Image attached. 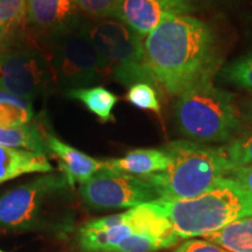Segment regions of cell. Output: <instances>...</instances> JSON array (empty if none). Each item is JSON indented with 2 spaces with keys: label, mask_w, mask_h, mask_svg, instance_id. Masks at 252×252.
Segmentation results:
<instances>
[{
  "label": "cell",
  "mask_w": 252,
  "mask_h": 252,
  "mask_svg": "<svg viewBox=\"0 0 252 252\" xmlns=\"http://www.w3.org/2000/svg\"><path fill=\"white\" fill-rule=\"evenodd\" d=\"M144 47L158 84L173 96L212 82L222 62L212 27L189 14L162 20L145 37Z\"/></svg>",
  "instance_id": "1"
},
{
  "label": "cell",
  "mask_w": 252,
  "mask_h": 252,
  "mask_svg": "<svg viewBox=\"0 0 252 252\" xmlns=\"http://www.w3.org/2000/svg\"><path fill=\"white\" fill-rule=\"evenodd\" d=\"M154 202L180 238L203 237L235 220L252 217V194L226 176L200 196L185 200L159 197Z\"/></svg>",
  "instance_id": "2"
},
{
  "label": "cell",
  "mask_w": 252,
  "mask_h": 252,
  "mask_svg": "<svg viewBox=\"0 0 252 252\" xmlns=\"http://www.w3.org/2000/svg\"><path fill=\"white\" fill-rule=\"evenodd\" d=\"M163 150L169 157L166 171L143 176L157 189L160 197L185 200L200 196L231 171L220 147L176 140Z\"/></svg>",
  "instance_id": "3"
},
{
  "label": "cell",
  "mask_w": 252,
  "mask_h": 252,
  "mask_svg": "<svg viewBox=\"0 0 252 252\" xmlns=\"http://www.w3.org/2000/svg\"><path fill=\"white\" fill-rule=\"evenodd\" d=\"M234 94L213 82L198 84L178 96L174 117L185 137L202 143L226 141L239 127Z\"/></svg>",
  "instance_id": "4"
},
{
  "label": "cell",
  "mask_w": 252,
  "mask_h": 252,
  "mask_svg": "<svg viewBox=\"0 0 252 252\" xmlns=\"http://www.w3.org/2000/svg\"><path fill=\"white\" fill-rule=\"evenodd\" d=\"M81 28L116 81L128 88L135 83L159 88L146 61L145 37L117 19L83 20Z\"/></svg>",
  "instance_id": "5"
},
{
  "label": "cell",
  "mask_w": 252,
  "mask_h": 252,
  "mask_svg": "<svg viewBox=\"0 0 252 252\" xmlns=\"http://www.w3.org/2000/svg\"><path fill=\"white\" fill-rule=\"evenodd\" d=\"M45 50L54 86L64 90L89 88L111 77L106 63L81 26L53 36H36Z\"/></svg>",
  "instance_id": "6"
},
{
  "label": "cell",
  "mask_w": 252,
  "mask_h": 252,
  "mask_svg": "<svg viewBox=\"0 0 252 252\" xmlns=\"http://www.w3.org/2000/svg\"><path fill=\"white\" fill-rule=\"evenodd\" d=\"M69 185L62 175L46 174L0 195V229L13 231L46 229L64 206Z\"/></svg>",
  "instance_id": "7"
},
{
  "label": "cell",
  "mask_w": 252,
  "mask_h": 252,
  "mask_svg": "<svg viewBox=\"0 0 252 252\" xmlns=\"http://www.w3.org/2000/svg\"><path fill=\"white\" fill-rule=\"evenodd\" d=\"M53 86L48 60L39 40L18 31L9 33L0 48V88L32 103Z\"/></svg>",
  "instance_id": "8"
},
{
  "label": "cell",
  "mask_w": 252,
  "mask_h": 252,
  "mask_svg": "<svg viewBox=\"0 0 252 252\" xmlns=\"http://www.w3.org/2000/svg\"><path fill=\"white\" fill-rule=\"evenodd\" d=\"M80 196L94 209H131L160 197L157 189L145 179L109 168L82 184Z\"/></svg>",
  "instance_id": "9"
},
{
  "label": "cell",
  "mask_w": 252,
  "mask_h": 252,
  "mask_svg": "<svg viewBox=\"0 0 252 252\" xmlns=\"http://www.w3.org/2000/svg\"><path fill=\"white\" fill-rule=\"evenodd\" d=\"M194 8L193 0H118L115 19L146 37L166 18L189 14Z\"/></svg>",
  "instance_id": "10"
},
{
  "label": "cell",
  "mask_w": 252,
  "mask_h": 252,
  "mask_svg": "<svg viewBox=\"0 0 252 252\" xmlns=\"http://www.w3.org/2000/svg\"><path fill=\"white\" fill-rule=\"evenodd\" d=\"M83 23L81 9L74 0H26V20L36 32V36L45 37L77 30Z\"/></svg>",
  "instance_id": "11"
},
{
  "label": "cell",
  "mask_w": 252,
  "mask_h": 252,
  "mask_svg": "<svg viewBox=\"0 0 252 252\" xmlns=\"http://www.w3.org/2000/svg\"><path fill=\"white\" fill-rule=\"evenodd\" d=\"M132 235L133 226L125 212L87 222L78 231L77 243L87 252H112Z\"/></svg>",
  "instance_id": "12"
},
{
  "label": "cell",
  "mask_w": 252,
  "mask_h": 252,
  "mask_svg": "<svg viewBox=\"0 0 252 252\" xmlns=\"http://www.w3.org/2000/svg\"><path fill=\"white\" fill-rule=\"evenodd\" d=\"M46 143L49 152L58 160L62 176L69 187L74 188L76 184H84L96 173L106 168L105 161L89 157L53 134H46Z\"/></svg>",
  "instance_id": "13"
},
{
  "label": "cell",
  "mask_w": 252,
  "mask_h": 252,
  "mask_svg": "<svg viewBox=\"0 0 252 252\" xmlns=\"http://www.w3.org/2000/svg\"><path fill=\"white\" fill-rule=\"evenodd\" d=\"M53 171L46 154L0 146V185L25 174Z\"/></svg>",
  "instance_id": "14"
},
{
  "label": "cell",
  "mask_w": 252,
  "mask_h": 252,
  "mask_svg": "<svg viewBox=\"0 0 252 252\" xmlns=\"http://www.w3.org/2000/svg\"><path fill=\"white\" fill-rule=\"evenodd\" d=\"M168 165L169 157L166 151L154 149L133 150L123 158L105 160L106 168L139 178L166 171Z\"/></svg>",
  "instance_id": "15"
},
{
  "label": "cell",
  "mask_w": 252,
  "mask_h": 252,
  "mask_svg": "<svg viewBox=\"0 0 252 252\" xmlns=\"http://www.w3.org/2000/svg\"><path fill=\"white\" fill-rule=\"evenodd\" d=\"M229 252H252V217H247L203 236Z\"/></svg>",
  "instance_id": "16"
},
{
  "label": "cell",
  "mask_w": 252,
  "mask_h": 252,
  "mask_svg": "<svg viewBox=\"0 0 252 252\" xmlns=\"http://www.w3.org/2000/svg\"><path fill=\"white\" fill-rule=\"evenodd\" d=\"M67 96L83 103L102 123L113 121V109L118 102V97L106 88L96 86L71 89L67 91Z\"/></svg>",
  "instance_id": "17"
},
{
  "label": "cell",
  "mask_w": 252,
  "mask_h": 252,
  "mask_svg": "<svg viewBox=\"0 0 252 252\" xmlns=\"http://www.w3.org/2000/svg\"><path fill=\"white\" fill-rule=\"evenodd\" d=\"M0 146L49 153L46 143V134L41 133L36 125H24L18 127H0Z\"/></svg>",
  "instance_id": "18"
},
{
  "label": "cell",
  "mask_w": 252,
  "mask_h": 252,
  "mask_svg": "<svg viewBox=\"0 0 252 252\" xmlns=\"http://www.w3.org/2000/svg\"><path fill=\"white\" fill-rule=\"evenodd\" d=\"M34 111L31 102L0 88V127H18L30 124Z\"/></svg>",
  "instance_id": "19"
},
{
  "label": "cell",
  "mask_w": 252,
  "mask_h": 252,
  "mask_svg": "<svg viewBox=\"0 0 252 252\" xmlns=\"http://www.w3.org/2000/svg\"><path fill=\"white\" fill-rule=\"evenodd\" d=\"M226 161L232 168L252 165V131L220 147Z\"/></svg>",
  "instance_id": "20"
},
{
  "label": "cell",
  "mask_w": 252,
  "mask_h": 252,
  "mask_svg": "<svg viewBox=\"0 0 252 252\" xmlns=\"http://www.w3.org/2000/svg\"><path fill=\"white\" fill-rule=\"evenodd\" d=\"M223 82L232 86L252 89V53L235 60L220 70Z\"/></svg>",
  "instance_id": "21"
},
{
  "label": "cell",
  "mask_w": 252,
  "mask_h": 252,
  "mask_svg": "<svg viewBox=\"0 0 252 252\" xmlns=\"http://www.w3.org/2000/svg\"><path fill=\"white\" fill-rule=\"evenodd\" d=\"M156 89L157 88L152 84L135 83L128 88L125 98L135 108L149 110V111L156 112L157 115H160L161 105H160V99Z\"/></svg>",
  "instance_id": "22"
},
{
  "label": "cell",
  "mask_w": 252,
  "mask_h": 252,
  "mask_svg": "<svg viewBox=\"0 0 252 252\" xmlns=\"http://www.w3.org/2000/svg\"><path fill=\"white\" fill-rule=\"evenodd\" d=\"M26 20V0H0V28L13 33Z\"/></svg>",
  "instance_id": "23"
},
{
  "label": "cell",
  "mask_w": 252,
  "mask_h": 252,
  "mask_svg": "<svg viewBox=\"0 0 252 252\" xmlns=\"http://www.w3.org/2000/svg\"><path fill=\"white\" fill-rule=\"evenodd\" d=\"M81 12L94 19H110L116 17L118 0H74Z\"/></svg>",
  "instance_id": "24"
},
{
  "label": "cell",
  "mask_w": 252,
  "mask_h": 252,
  "mask_svg": "<svg viewBox=\"0 0 252 252\" xmlns=\"http://www.w3.org/2000/svg\"><path fill=\"white\" fill-rule=\"evenodd\" d=\"M174 252H229L206 239H188L179 245Z\"/></svg>",
  "instance_id": "25"
},
{
  "label": "cell",
  "mask_w": 252,
  "mask_h": 252,
  "mask_svg": "<svg viewBox=\"0 0 252 252\" xmlns=\"http://www.w3.org/2000/svg\"><path fill=\"white\" fill-rule=\"evenodd\" d=\"M226 178L231 179L239 188L252 194V165L232 168L226 174Z\"/></svg>",
  "instance_id": "26"
},
{
  "label": "cell",
  "mask_w": 252,
  "mask_h": 252,
  "mask_svg": "<svg viewBox=\"0 0 252 252\" xmlns=\"http://www.w3.org/2000/svg\"><path fill=\"white\" fill-rule=\"evenodd\" d=\"M8 32H6L5 30H2V28H0V48H1V46L4 45L6 37L8 36Z\"/></svg>",
  "instance_id": "27"
},
{
  "label": "cell",
  "mask_w": 252,
  "mask_h": 252,
  "mask_svg": "<svg viewBox=\"0 0 252 252\" xmlns=\"http://www.w3.org/2000/svg\"><path fill=\"white\" fill-rule=\"evenodd\" d=\"M248 119L252 123V98H251L250 106H249V115H248Z\"/></svg>",
  "instance_id": "28"
},
{
  "label": "cell",
  "mask_w": 252,
  "mask_h": 252,
  "mask_svg": "<svg viewBox=\"0 0 252 252\" xmlns=\"http://www.w3.org/2000/svg\"><path fill=\"white\" fill-rule=\"evenodd\" d=\"M0 252H5V251H2V250H1V249H0Z\"/></svg>",
  "instance_id": "29"
}]
</instances>
